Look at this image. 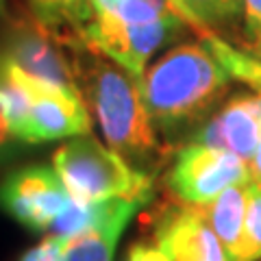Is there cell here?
I'll return each mask as SVG.
<instances>
[{
	"label": "cell",
	"mask_w": 261,
	"mask_h": 261,
	"mask_svg": "<svg viewBox=\"0 0 261 261\" xmlns=\"http://www.w3.org/2000/svg\"><path fill=\"white\" fill-rule=\"evenodd\" d=\"M76 81L87 109L94 111L109 148L142 170L159 166L163 146L157 137L148 107L144 102L142 81L111 57L72 39ZM150 172V170H148Z\"/></svg>",
	"instance_id": "obj_1"
},
{
	"label": "cell",
	"mask_w": 261,
	"mask_h": 261,
	"mask_svg": "<svg viewBox=\"0 0 261 261\" xmlns=\"http://www.w3.org/2000/svg\"><path fill=\"white\" fill-rule=\"evenodd\" d=\"M231 87V76L202 42H183L163 53L144 74L142 89L157 133H196Z\"/></svg>",
	"instance_id": "obj_2"
},
{
	"label": "cell",
	"mask_w": 261,
	"mask_h": 261,
	"mask_svg": "<svg viewBox=\"0 0 261 261\" xmlns=\"http://www.w3.org/2000/svg\"><path fill=\"white\" fill-rule=\"evenodd\" d=\"M53 166L76 202L126 198L144 207L152 200V172L133 166L92 135H76L59 146L53 154Z\"/></svg>",
	"instance_id": "obj_3"
},
{
	"label": "cell",
	"mask_w": 261,
	"mask_h": 261,
	"mask_svg": "<svg viewBox=\"0 0 261 261\" xmlns=\"http://www.w3.org/2000/svg\"><path fill=\"white\" fill-rule=\"evenodd\" d=\"M72 31L48 27L29 11L7 18L0 35V53L33 79L83 98L72 57Z\"/></svg>",
	"instance_id": "obj_4"
},
{
	"label": "cell",
	"mask_w": 261,
	"mask_h": 261,
	"mask_svg": "<svg viewBox=\"0 0 261 261\" xmlns=\"http://www.w3.org/2000/svg\"><path fill=\"white\" fill-rule=\"evenodd\" d=\"M252 178L248 161L228 148H216L200 142L178 146L163 176V185L172 200L185 205H205L226 187L248 183Z\"/></svg>",
	"instance_id": "obj_5"
},
{
	"label": "cell",
	"mask_w": 261,
	"mask_h": 261,
	"mask_svg": "<svg viewBox=\"0 0 261 261\" xmlns=\"http://www.w3.org/2000/svg\"><path fill=\"white\" fill-rule=\"evenodd\" d=\"M11 68H13V76L22 87L29 102L24 124L20 133L15 135L20 142L39 144V142L63 140V137L89 135L92 118H89L83 98L61 92V89L33 79L15 63H11Z\"/></svg>",
	"instance_id": "obj_6"
},
{
	"label": "cell",
	"mask_w": 261,
	"mask_h": 261,
	"mask_svg": "<svg viewBox=\"0 0 261 261\" xmlns=\"http://www.w3.org/2000/svg\"><path fill=\"white\" fill-rule=\"evenodd\" d=\"M70 202L59 174L44 166L13 170L0 183V209L33 233L50 231Z\"/></svg>",
	"instance_id": "obj_7"
},
{
	"label": "cell",
	"mask_w": 261,
	"mask_h": 261,
	"mask_svg": "<svg viewBox=\"0 0 261 261\" xmlns=\"http://www.w3.org/2000/svg\"><path fill=\"white\" fill-rule=\"evenodd\" d=\"M152 240L174 261H228L218 235L196 205L166 200L152 211Z\"/></svg>",
	"instance_id": "obj_8"
},
{
	"label": "cell",
	"mask_w": 261,
	"mask_h": 261,
	"mask_svg": "<svg viewBox=\"0 0 261 261\" xmlns=\"http://www.w3.org/2000/svg\"><path fill=\"white\" fill-rule=\"evenodd\" d=\"M140 207V202L126 198L107 200L100 220L76 238L68 240L65 261H113L122 233Z\"/></svg>",
	"instance_id": "obj_9"
},
{
	"label": "cell",
	"mask_w": 261,
	"mask_h": 261,
	"mask_svg": "<svg viewBox=\"0 0 261 261\" xmlns=\"http://www.w3.org/2000/svg\"><path fill=\"white\" fill-rule=\"evenodd\" d=\"M224 148L244 161L252 159L261 137V94H235L216 113Z\"/></svg>",
	"instance_id": "obj_10"
},
{
	"label": "cell",
	"mask_w": 261,
	"mask_h": 261,
	"mask_svg": "<svg viewBox=\"0 0 261 261\" xmlns=\"http://www.w3.org/2000/svg\"><path fill=\"white\" fill-rule=\"evenodd\" d=\"M185 24L198 37L214 35L242 46L244 0H172Z\"/></svg>",
	"instance_id": "obj_11"
},
{
	"label": "cell",
	"mask_w": 261,
	"mask_h": 261,
	"mask_svg": "<svg viewBox=\"0 0 261 261\" xmlns=\"http://www.w3.org/2000/svg\"><path fill=\"white\" fill-rule=\"evenodd\" d=\"M246 205H248V183H235L231 187H226L211 202L196 205L200 216L211 226V231L222 242L228 261L235 257L240 246L244 220H246Z\"/></svg>",
	"instance_id": "obj_12"
},
{
	"label": "cell",
	"mask_w": 261,
	"mask_h": 261,
	"mask_svg": "<svg viewBox=\"0 0 261 261\" xmlns=\"http://www.w3.org/2000/svg\"><path fill=\"white\" fill-rule=\"evenodd\" d=\"M202 39L209 50L218 57V61L224 65V70L228 72V76L235 81H242L248 87H252L257 94H261V59L255 55H250L244 48L233 46L226 39L214 35V33H207V35L198 37Z\"/></svg>",
	"instance_id": "obj_13"
},
{
	"label": "cell",
	"mask_w": 261,
	"mask_h": 261,
	"mask_svg": "<svg viewBox=\"0 0 261 261\" xmlns=\"http://www.w3.org/2000/svg\"><path fill=\"white\" fill-rule=\"evenodd\" d=\"M29 11L59 31L79 33L92 20V0H29Z\"/></svg>",
	"instance_id": "obj_14"
},
{
	"label": "cell",
	"mask_w": 261,
	"mask_h": 261,
	"mask_svg": "<svg viewBox=\"0 0 261 261\" xmlns=\"http://www.w3.org/2000/svg\"><path fill=\"white\" fill-rule=\"evenodd\" d=\"M27 109H29L27 96H24L22 87L13 76L11 61L0 53V113L5 116L13 137L20 133L24 118H27Z\"/></svg>",
	"instance_id": "obj_15"
},
{
	"label": "cell",
	"mask_w": 261,
	"mask_h": 261,
	"mask_svg": "<svg viewBox=\"0 0 261 261\" xmlns=\"http://www.w3.org/2000/svg\"><path fill=\"white\" fill-rule=\"evenodd\" d=\"M261 259V181H248L246 220L238 252L231 261H259Z\"/></svg>",
	"instance_id": "obj_16"
},
{
	"label": "cell",
	"mask_w": 261,
	"mask_h": 261,
	"mask_svg": "<svg viewBox=\"0 0 261 261\" xmlns=\"http://www.w3.org/2000/svg\"><path fill=\"white\" fill-rule=\"evenodd\" d=\"M242 48L261 59V0H244Z\"/></svg>",
	"instance_id": "obj_17"
},
{
	"label": "cell",
	"mask_w": 261,
	"mask_h": 261,
	"mask_svg": "<svg viewBox=\"0 0 261 261\" xmlns=\"http://www.w3.org/2000/svg\"><path fill=\"white\" fill-rule=\"evenodd\" d=\"M65 246L68 240L50 233L33 248L24 250L18 261H65Z\"/></svg>",
	"instance_id": "obj_18"
},
{
	"label": "cell",
	"mask_w": 261,
	"mask_h": 261,
	"mask_svg": "<svg viewBox=\"0 0 261 261\" xmlns=\"http://www.w3.org/2000/svg\"><path fill=\"white\" fill-rule=\"evenodd\" d=\"M126 261H174L163 248H159L157 244L150 242H135L128 248Z\"/></svg>",
	"instance_id": "obj_19"
},
{
	"label": "cell",
	"mask_w": 261,
	"mask_h": 261,
	"mask_svg": "<svg viewBox=\"0 0 261 261\" xmlns=\"http://www.w3.org/2000/svg\"><path fill=\"white\" fill-rule=\"evenodd\" d=\"M250 174L255 181H261V137H259V144H257V150L255 154H252V159H250Z\"/></svg>",
	"instance_id": "obj_20"
},
{
	"label": "cell",
	"mask_w": 261,
	"mask_h": 261,
	"mask_svg": "<svg viewBox=\"0 0 261 261\" xmlns=\"http://www.w3.org/2000/svg\"><path fill=\"white\" fill-rule=\"evenodd\" d=\"M9 135H11V128H9V124H7V120H5V116L0 113V148L7 144V140H9Z\"/></svg>",
	"instance_id": "obj_21"
},
{
	"label": "cell",
	"mask_w": 261,
	"mask_h": 261,
	"mask_svg": "<svg viewBox=\"0 0 261 261\" xmlns=\"http://www.w3.org/2000/svg\"><path fill=\"white\" fill-rule=\"evenodd\" d=\"M0 18H7V0H0Z\"/></svg>",
	"instance_id": "obj_22"
}]
</instances>
